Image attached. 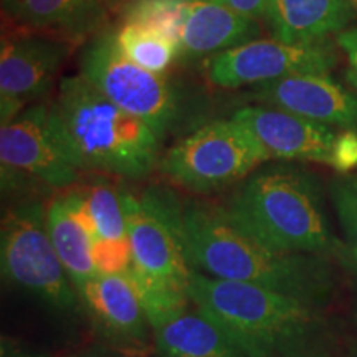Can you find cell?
Here are the masks:
<instances>
[{
	"instance_id": "cell-4",
	"label": "cell",
	"mask_w": 357,
	"mask_h": 357,
	"mask_svg": "<svg viewBox=\"0 0 357 357\" xmlns=\"http://www.w3.org/2000/svg\"><path fill=\"white\" fill-rule=\"evenodd\" d=\"M225 208L242 229L270 248L306 255H341L316 177L293 164L258 167Z\"/></svg>"
},
{
	"instance_id": "cell-28",
	"label": "cell",
	"mask_w": 357,
	"mask_h": 357,
	"mask_svg": "<svg viewBox=\"0 0 357 357\" xmlns=\"http://www.w3.org/2000/svg\"><path fill=\"white\" fill-rule=\"evenodd\" d=\"M70 357H131L123 354V352H118L111 347H93V349L78 352V354H73Z\"/></svg>"
},
{
	"instance_id": "cell-17",
	"label": "cell",
	"mask_w": 357,
	"mask_h": 357,
	"mask_svg": "<svg viewBox=\"0 0 357 357\" xmlns=\"http://www.w3.org/2000/svg\"><path fill=\"white\" fill-rule=\"evenodd\" d=\"M118 0H2L8 19L26 29L84 37L95 32Z\"/></svg>"
},
{
	"instance_id": "cell-27",
	"label": "cell",
	"mask_w": 357,
	"mask_h": 357,
	"mask_svg": "<svg viewBox=\"0 0 357 357\" xmlns=\"http://www.w3.org/2000/svg\"><path fill=\"white\" fill-rule=\"evenodd\" d=\"M0 357H48V356L42 354V352L26 349L25 346H22L20 342L13 341L12 337L2 336V341H0Z\"/></svg>"
},
{
	"instance_id": "cell-12",
	"label": "cell",
	"mask_w": 357,
	"mask_h": 357,
	"mask_svg": "<svg viewBox=\"0 0 357 357\" xmlns=\"http://www.w3.org/2000/svg\"><path fill=\"white\" fill-rule=\"evenodd\" d=\"M70 50L65 40L45 35L3 37L0 53L2 124L50 93Z\"/></svg>"
},
{
	"instance_id": "cell-10",
	"label": "cell",
	"mask_w": 357,
	"mask_h": 357,
	"mask_svg": "<svg viewBox=\"0 0 357 357\" xmlns=\"http://www.w3.org/2000/svg\"><path fill=\"white\" fill-rule=\"evenodd\" d=\"M231 118L261 142L271 159L306 160L341 174L357 171V132L270 106H245Z\"/></svg>"
},
{
	"instance_id": "cell-5",
	"label": "cell",
	"mask_w": 357,
	"mask_h": 357,
	"mask_svg": "<svg viewBox=\"0 0 357 357\" xmlns=\"http://www.w3.org/2000/svg\"><path fill=\"white\" fill-rule=\"evenodd\" d=\"M132 266L128 271L151 328L189 310L192 266L182 242V204L176 194L149 187L141 195L119 189Z\"/></svg>"
},
{
	"instance_id": "cell-1",
	"label": "cell",
	"mask_w": 357,
	"mask_h": 357,
	"mask_svg": "<svg viewBox=\"0 0 357 357\" xmlns=\"http://www.w3.org/2000/svg\"><path fill=\"white\" fill-rule=\"evenodd\" d=\"M182 242L190 266L217 280L255 284L324 305L333 288L326 257L270 248L236 223L222 205L182 204Z\"/></svg>"
},
{
	"instance_id": "cell-19",
	"label": "cell",
	"mask_w": 357,
	"mask_h": 357,
	"mask_svg": "<svg viewBox=\"0 0 357 357\" xmlns=\"http://www.w3.org/2000/svg\"><path fill=\"white\" fill-rule=\"evenodd\" d=\"M48 235L75 289L83 288L98 273L93 260V238L58 195L47 207Z\"/></svg>"
},
{
	"instance_id": "cell-3",
	"label": "cell",
	"mask_w": 357,
	"mask_h": 357,
	"mask_svg": "<svg viewBox=\"0 0 357 357\" xmlns=\"http://www.w3.org/2000/svg\"><path fill=\"white\" fill-rule=\"evenodd\" d=\"M58 144L75 167L139 181L159 166L160 142L149 124L119 108L83 75L60 82L50 102Z\"/></svg>"
},
{
	"instance_id": "cell-31",
	"label": "cell",
	"mask_w": 357,
	"mask_h": 357,
	"mask_svg": "<svg viewBox=\"0 0 357 357\" xmlns=\"http://www.w3.org/2000/svg\"><path fill=\"white\" fill-rule=\"evenodd\" d=\"M351 357H357V354H352V356H351Z\"/></svg>"
},
{
	"instance_id": "cell-6",
	"label": "cell",
	"mask_w": 357,
	"mask_h": 357,
	"mask_svg": "<svg viewBox=\"0 0 357 357\" xmlns=\"http://www.w3.org/2000/svg\"><path fill=\"white\" fill-rule=\"evenodd\" d=\"M79 75L154 129L160 139L185 128H199L208 109L205 93L189 83L153 73L129 58L106 30L89 42L79 56Z\"/></svg>"
},
{
	"instance_id": "cell-22",
	"label": "cell",
	"mask_w": 357,
	"mask_h": 357,
	"mask_svg": "<svg viewBox=\"0 0 357 357\" xmlns=\"http://www.w3.org/2000/svg\"><path fill=\"white\" fill-rule=\"evenodd\" d=\"M185 2L187 0H128L121 13L123 24L153 30L181 48Z\"/></svg>"
},
{
	"instance_id": "cell-15",
	"label": "cell",
	"mask_w": 357,
	"mask_h": 357,
	"mask_svg": "<svg viewBox=\"0 0 357 357\" xmlns=\"http://www.w3.org/2000/svg\"><path fill=\"white\" fill-rule=\"evenodd\" d=\"M258 20L240 15L213 0H187L178 60L212 58L260 37Z\"/></svg>"
},
{
	"instance_id": "cell-20",
	"label": "cell",
	"mask_w": 357,
	"mask_h": 357,
	"mask_svg": "<svg viewBox=\"0 0 357 357\" xmlns=\"http://www.w3.org/2000/svg\"><path fill=\"white\" fill-rule=\"evenodd\" d=\"M114 33L119 48L134 63L153 73H164L181 55L177 43L153 30L123 24L118 30H114Z\"/></svg>"
},
{
	"instance_id": "cell-7",
	"label": "cell",
	"mask_w": 357,
	"mask_h": 357,
	"mask_svg": "<svg viewBox=\"0 0 357 357\" xmlns=\"http://www.w3.org/2000/svg\"><path fill=\"white\" fill-rule=\"evenodd\" d=\"M270 154L236 119H213L169 147L159 169L174 184L194 194H213L242 182Z\"/></svg>"
},
{
	"instance_id": "cell-25",
	"label": "cell",
	"mask_w": 357,
	"mask_h": 357,
	"mask_svg": "<svg viewBox=\"0 0 357 357\" xmlns=\"http://www.w3.org/2000/svg\"><path fill=\"white\" fill-rule=\"evenodd\" d=\"M337 45L347 60V82L357 89V26H351V29L339 33Z\"/></svg>"
},
{
	"instance_id": "cell-13",
	"label": "cell",
	"mask_w": 357,
	"mask_h": 357,
	"mask_svg": "<svg viewBox=\"0 0 357 357\" xmlns=\"http://www.w3.org/2000/svg\"><path fill=\"white\" fill-rule=\"evenodd\" d=\"M77 293L93 328L111 349L131 357L153 349V328L128 273L96 275Z\"/></svg>"
},
{
	"instance_id": "cell-11",
	"label": "cell",
	"mask_w": 357,
	"mask_h": 357,
	"mask_svg": "<svg viewBox=\"0 0 357 357\" xmlns=\"http://www.w3.org/2000/svg\"><path fill=\"white\" fill-rule=\"evenodd\" d=\"M337 61V53L328 42L257 38L208 58L205 73L215 88L238 89L298 75H329Z\"/></svg>"
},
{
	"instance_id": "cell-16",
	"label": "cell",
	"mask_w": 357,
	"mask_h": 357,
	"mask_svg": "<svg viewBox=\"0 0 357 357\" xmlns=\"http://www.w3.org/2000/svg\"><path fill=\"white\" fill-rule=\"evenodd\" d=\"M356 10L351 0H270L265 20L275 38L316 43L347 30Z\"/></svg>"
},
{
	"instance_id": "cell-26",
	"label": "cell",
	"mask_w": 357,
	"mask_h": 357,
	"mask_svg": "<svg viewBox=\"0 0 357 357\" xmlns=\"http://www.w3.org/2000/svg\"><path fill=\"white\" fill-rule=\"evenodd\" d=\"M213 2L222 3V6L231 8V10L240 13V15L260 20L265 19L270 0H213Z\"/></svg>"
},
{
	"instance_id": "cell-2",
	"label": "cell",
	"mask_w": 357,
	"mask_h": 357,
	"mask_svg": "<svg viewBox=\"0 0 357 357\" xmlns=\"http://www.w3.org/2000/svg\"><path fill=\"white\" fill-rule=\"evenodd\" d=\"M190 301L248 357H328L318 303L192 268Z\"/></svg>"
},
{
	"instance_id": "cell-29",
	"label": "cell",
	"mask_w": 357,
	"mask_h": 357,
	"mask_svg": "<svg viewBox=\"0 0 357 357\" xmlns=\"http://www.w3.org/2000/svg\"><path fill=\"white\" fill-rule=\"evenodd\" d=\"M344 258H346V263L352 268V271L357 275V253L354 252H346L344 253Z\"/></svg>"
},
{
	"instance_id": "cell-24",
	"label": "cell",
	"mask_w": 357,
	"mask_h": 357,
	"mask_svg": "<svg viewBox=\"0 0 357 357\" xmlns=\"http://www.w3.org/2000/svg\"><path fill=\"white\" fill-rule=\"evenodd\" d=\"M93 260L100 275H124L132 266V250L129 240L124 242H95Z\"/></svg>"
},
{
	"instance_id": "cell-9",
	"label": "cell",
	"mask_w": 357,
	"mask_h": 357,
	"mask_svg": "<svg viewBox=\"0 0 357 357\" xmlns=\"http://www.w3.org/2000/svg\"><path fill=\"white\" fill-rule=\"evenodd\" d=\"M0 169L3 195L65 189L79 171L58 144L50 123V105H30L0 129Z\"/></svg>"
},
{
	"instance_id": "cell-30",
	"label": "cell",
	"mask_w": 357,
	"mask_h": 357,
	"mask_svg": "<svg viewBox=\"0 0 357 357\" xmlns=\"http://www.w3.org/2000/svg\"><path fill=\"white\" fill-rule=\"evenodd\" d=\"M351 2H352V3H354V6H356V8H357V0H351Z\"/></svg>"
},
{
	"instance_id": "cell-23",
	"label": "cell",
	"mask_w": 357,
	"mask_h": 357,
	"mask_svg": "<svg viewBox=\"0 0 357 357\" xmlns=\"http://www.w3.org/2000/svg\"><path fill=\"white\" fill-rule=\"evenodd\" d=\"M329 195L346 238V252L357 253V174L333 181Z\"/></svg>"
},
{
	"instance_id": "cell-14",
	"label": "cell",
	"mask_w": 357,
	"mask_h": 357,
	"mask_svg": "<svg viewBox=\"0 0 357 357\" xmlns=\"http://www.w3.org/2000/svg\"><path fill=\"white\" fill-rule=\"evenodd\" d=\"M250 96L270 108L357 132V93L329 75H298L263 83L253 86Z\"/></svg>"
},
{
	"instance_id": "cell-8",
	"label": "cell",
	"mask_w": 357,
	"mask_h": 357,
	"mask_svg": "<svg viewBox=\"0 0 357 357\" xmlns=\"http://www.w3.org/2000/svg\"><path fill=\"white\" fill-rule=\"evenodd\" d=\"M0 268L8 284L56 312H77L79 296L66 275L47 227V207L24 200L3 213Z\"/></svg>"
},
{
	"instance_id": "cell-21",
	"label": "cell",
	"mask_w": 357,
	"mask_h": 357,
	"mask_svg": "<svg viewBox=\"0 0 357 357\" xmlns=\"http://www.w3.org/2000/svg\"><path fill=\"white\" fill-rule=\"evenodd\" d=\"M89 213L95 220V242H124L129 240L119 189L105 178H95L83 189Z\"/></svg>"
},
{
	"instance_id": "cell-18",
	"label": "cell",
	"mask_w": 357,
	"mask_h": 357,
	"mask_svg": "<svg viewBox=\"0 0 357 357\" xmlns=\"http://www.w3.org/2000/svg\"><path fill=\"white\" fill-rule=\"evenodd\" d=\"M155 357H248L220 326L187 310L153 329Z\"/></svg>"
}]
</instances>
